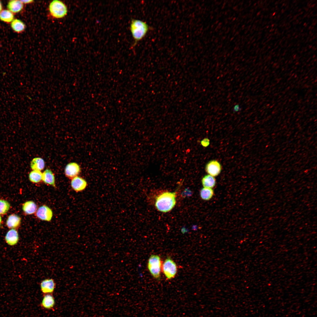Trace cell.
Returning <instances> with one entry per match:
<instances>
[{
    "instance_id": "obj_1",
    "label": "cell",
    "mask_w": 317,
    "mask_h": 317,
    "mask_svg": "<svg viewBox=\"0 0 317 317\" xmlns=\"http://www.w3.org/2000/svg\"><path fill=\"white\" fill-rule=\"evenodd\" d=\"M177 192L164 191L155 198V206L159 211L167 213L171 211L176 203Z\"/></svg>"
},
{
    "instance_id": "obj_2",
    "label": "cell",
    "mask_w": 317,
    "mask_h": 317,
    "mask_svg": "<svg viewBox=\"0 0 317 317\" xmlns=\"http://www.w3.org/2000/svg\"><path fill=\"white\" fill-rule=\"evenodd\" d=\"M130 28L134 41L133 46H134L138 42L145 37L150 27L146 22L139 19H132L131 21Z\"/></svg>"
},
{
    "instance_id": "obj_3",
    "label": "cell",
    "mask_w": 317,
    "mask_h": 317,
    "mask_svg": "<svg viewBox=\"0 0 317 317\" xmlns=\"http://www.w3.org/2000/svg\"><path fill=\"white\" fill-rule=\"evenodd\" d=\"M48 9L51 16L55 18H63L68 12L66 6L63 2L59 0L52 1L49 4Z\"/></svg>"
},
{
    "instance_id": "obj_4",
    "label": "cell",
    "mask_w": 317,
    "mask_h": 317,
    "mask_svg": "<svg viewBox=\"0 0 317 317\" xmlns=\"http://www.w3.org/2000/svg\"><path fill=\"white\" fill-rule=\"evenodd\" d=\"M147 266L153 277L156 279H159L161 267V261L160 257L157 255H151L148 259Z\"/></svg>"
},
{
    "instance_id": "obj_5",
    "label": "cell",
    "mask_w": 317,
    "mask_h": 317,
    "mask_svg": "<svg viewBox=\"0 0 317 317\" xmlns=\"http://www.w3.org/2000/svg\"><path fill=\"white\" fill-rule=\"evenodd\" d=\"M162 269L167 279H170L175 276L177 272V267L174 262L170 257H168L163 264Z\"/></svg>"
},
{
    "instance_id": "obj_6",
    "label": "cell",
    "mask_w": 317,
    "mask_h": 317,
    "mask_svg": "<svg viewBox=\"0 0 317 317\" xmlns=\"http://www.w3.org/2000/svg\"><path fill=\"white\" fill-rule=\"evenodd\" d=\"M36 215L41 220L50 221L52 218L53 213L50 208L44 205L38 209L36 213Z\"/></svg>"
},
{
    "instance_id": "obj_7",
    "label": "cell",
    "mask_w": 317,
    "mask_h": 317,
    "mask_svg": "<svg viewBox=\"0 0 317 317\" xmlns=\"http://www.w3.org/2000/svg\"><path fill=\"white\" fill-rule=\"evenodd\" d=\"M41 290L44 294H52L56 286V283L54 279L47 278L42 280L40 284Z\"/></svg>"
},
{
    "instance_id": "obj_8",
    "label": "cell",
    "mask_w": 317,
    "mask_h": 317,
    "mask_svg": "<svg viewBox=\"0 0 317 317\" xmlns=\"http://www.w3.org/2000/svg\"><path fill=\"white\" fill-rule=\"evenodd\" d=\"M81 172L80 167L78 164L75 162L68 163L65 169V173L66 177L72 179L77 176Z\"/></svg>"
},
{
    "instance_id": "obj_9",
    "label": "cell",
    "mask_w": 317,
    "mask_h": 317,
    "mask_svg": "<svg viewBox=\"0 0 317 317\" xmlns=\"http://www.w3.org/2000/svg\"><path fill=\"white\" fill-rule=\"evenodd\" d=\"M205 170L207 173L213 177L217 176L221 170L220 163L215 160H211L206 165Z\"/></svg>"
},
{
    "instance_id": "obj_10",
    "label": "cell",
    "mask_w": 317,
    "mask_h": 317,
    "mask_svg": "<svg viewBox=\"0 0 317 317\" xmlns=\"http://www.w3.org/2000/svg\"><path fill=\"white\" fill-rule=\"evenodd\" d=\"M71 185L72 188L78 192L84 190L86 187L87 183L84 178L77 176L72 179Z\"/></svg>"
},
{
    "instance_id": "obj_11",
    "label": "cell",
    "mask_w": 317,
    "mask_h": 317,
    "mask_svg": "<svg viewBox=\"0 0 317 317\" xmlns=\"http://www.w3.org/2000/svg\"><path fill=\"white\" fill-rule=\"evenodd\" d=\"M19 237L17 231L14 229L9 230L5 236V239L6 243L9 245L13 246L16 245L18 242Z\"/></svg>"
},
{
    "instance_id": "obj_12",
    "label": "cell",
    "mask_w": 317,
    "mask_h": 317,
    "mask_svg": "<svg viewBox=\"0 0 317 317\" xmlns=\"http://www.w3.org/2000/svg\"><path fill=\"white\" fill-rule=\"evenodd\" d=\"M55 304V300L52 294H44L41 304V305L43 308L47 309H50L54 307Z\"/></svg>"
},
{
    "instance_id": "obj_13",
    "label": "cell",
    "mask_w": 317,
    "mask_h": 317,
    "mask_svg": "<svg viewBox=\"0 0 317 317\" xmlns=\"http://www.w3.org/2000/svg\"><path fill=\"white\" fill-rule=\"evenodd\" d=\"M21 223V217L17 215L12 214L8 217L6 224L9 228L12 229L18 227Z\"/></svg>"
},
{
    "instance_id": "obj_14",
    "label": "cell",
    "mask_w": 317,
    "mask_h": 317,
    "mask_svg": "<svg viewBox=\"0 0 317 317\" xmlns=\"http://www.w3.org/2000/svg\"><path fill=\"white\" fill-rule=\"evenodd\" d=\"M42 181L46 184L55 187V176L50 169H46L42 173Z\"/></svg>"
},
{
    "instance_id": "obj_15",
    "label": "cell",
    "mask_w": 317,
    "mask_h": 317,
    "mask_svg": "<svg viewBox=\"0 0 317 317\" xmlns=\"http://www.w3.org/2000/svg\"><path fill=\"white\" fill-rule=\"evenodd\" d=\"M22 209L26 214L32 215L36 213L37 210V206L34 202L30 200L26 202L23 204Z\"/></svg>"
},
{
    "instance_id": "obj_16",
    "label": "cell",
    "mask_w": 317,
    "mask_h": 317,
    "mask_svg": "<svg viewBox=\"0 0 317 317\" xmlns=\"http://www.w3.org/2000/svg\"><path fill=\"white\" fill-rule=\"evenodd\" d=\"M7 8L12 13H17L20 11L23 7V4L21 1L12 0L8 4Z\"/></svg>"
},
{
    "instance_id": "obj_17",
    "label": "cell",
    "mask_w": 317,
    "mask_h": 317,
    "mask_svg": "<svg viewBox=\"0 0 317 317\" xmlns=\"http://www.w3.org/2000/svg\"><path fill=\"white\" fill-rule=\"evenodd\" d=\"M45 162L42 158L36 157L34 158L31 161L30 166L33 170L41 171L43 170L45 167Z\"/></svg>"
},
{
    "instance_id": "obj_18",
    "label": "cell",
    "mask_w": 317,
    "mask_h": 317,
    "mask_svg": "<svg viewBox=\"0 0 317 317\" xmlns=\"http://www.w3.org/2000/svg\"><path fill=\"white\" fill-rule=\"evenodd\" d=\"M202 183L204 187L212 188L215 185L216 180L214 177L207 175L202 178Z\"/></svg>"
},
{
    "instance_id": "obj_19",
    "label": "cell",
    "mask_w": 317,
    "mask_h": 317,
    "mask_svg": "<svg viewBox=\"0 0 317 317\" xmlns=\"http://www.w3.org/2000/svg\"><path fill=\"white\" fill-rule=\"evenodd\" d=\"M11 26L14 31L18 33L23 31L26 28L25 25L23 22L18 19H14L12 21Z\"/></svg>"
},
{
    "instance_id": "obj_20",
    "label": "cell",
    "mask_w": 317,
    "mask_h": 317,
    "mask_svg": "<svg viewBox=\"0 0 317 317\" xmlns=\"http://www.w3.org/2000/svg\"><path fill=\"white\" fill-rule=\"evenodd\" d=\"M214 195V191L212 188L204 187L200 191V195L203 200H208L210 199Z\"/></svg>"
},
{
    "instance_id": "obj_21",
    "label": "cell",
    "mask_w": 317,
    "mask_h": 317,
    "mask_svg": "<svg viewBox=\"0 0 317 317\" xmlns=\"http://www.w3.org/2000/svg\"><path fill=\"white\" fill-rule=\"evenodd\" d=\"M29 178L32 183H39L42 180V173L41 171L33 170L29 174Z\"/></svg>"
},
{
    "instance_id": "obj_22",
    "label": "cell",
    "mask_w": 317,
    "mask_h": 317,
    "mask_svg": "<svg viewBox=\"0 0 317 317\" xmlns=\"http://www.w3.org/2000/svg\"><path fill=\"white\" fill-rule=\"evenodd\" d=\"M14 15L9 10H4L0 12V19L4 22L9 23L14 20Z\"/></svg>"
},
{
    "instance_id": "obj_23",
    "label": "cell",
    "mask_w": 317,
    "mask_h": 317,
    "mask_svg": "<svg viewBox=\"0 0 317 317\" xmlns=\"http://www.w3.org/2000/svg\"><path fill=\"white\" fill-rule=\"evenodd\" d=\"M10 207L9 203L6 200L0 199V214H6Z\"/></svg>"
},
{
    "instance_id": "obj_24",
    "label": "cell",
    "mask_w": 317,
    "mask_h": 317,
    "mask_svg": "<svg viewBox=\"0 0 317 317\" xmlns=\"http://www.w3.org/2000/svg\"><path fill=\"white\" fill-rule=\"evenodd\" d=\"M201 144L203 146L206 147L209 144V140L208 138H205L201 141Z\"/></svg>"
},
{
    "instance_id": "obj_25",
    "label": "cell",
    "mask_w": 317,
    "mask_h": 317,
    "mask_svg": "<svg viewBox=\"0 0 317 317\" xmlns=\"http://www.w3.org/2000/svg\"><path fill=\"white\" fill-rule=\"evenodd\" d=\"M240 106L238 104H237L234 107L233 111L235 112H237L240 111Z\"/></svg>"
},
{
    "instance_id": "obj_26",
    "label": "cell",
    "mask_w": 317,
    "mask_h": 317,
    "mask_svg": "<svg viewBox=\"0 0 317 317\" xmlns=\"http://www.w3.org/2000/svg\"><path fill=\"white\" fill-rule=\"evenodd\" d=\"M21 1L23 4H27L33 3V1L32 0H21Z\"/></svg>"
},
{
    "instance_id": "obj_27",
    "label": "cell",
    "mask_w": 317,
    "mask_h": 317,
    "mask_svg": "<svg viewBox=\"0 0 317 317\" xmlns=\"http://www.w3.org/2000/svg\"><path fill=\"white\" fill-rule=\"evenodd\" d=\"M2 9V6L1 3L0 1V12L1 11Z\"/></svg>"
},
{
    "instance_id": "obj_28",
    "label": "cell",
    "mask_w": 317,
    "mask_h": 317,
    "mask_svg": "<svg viewBox=\"0 0 317 317\" xmlns=\"http://www.w3.org/2000/svg\"><path fill=\"white\" fill-rule=\"evenodd\" d=\"M1 220H1V216L0 215V226L1 224Z\"/></svg>"
}]
</instances>
